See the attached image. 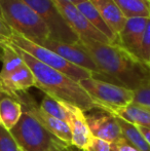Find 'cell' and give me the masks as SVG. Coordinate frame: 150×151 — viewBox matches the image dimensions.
<instances>
[{
    "label": "cell",
    "mask_w": 150,
    "mask_h": 151,
    "mask_svg": "<svg viewBox=\"0 0 150 151\" xmlns=\"http://www.w3.org/2000/svg\"><path fill=\"white\" fill-rule=\"evenodd\" d=\"M78 42L90 55L99 70L114 84L136 91L150 83L148 66L122 46L90 39H79Z\"/></svg>",
    "instance_id": "obj_1"
},
{
    "label": "cell",
    "mask_w": 150,
    "mask_h": 151,
    "mask_svg": "<svg viewBox=\"0 0 150 151\" xmlns=\"http://www.w3.org/2000/svg\"><path fill=\"white\" fill-rule=\"evenodd\" d=\"M14 47L22 57L25 64L32 71L36 80L35 88L43 91L44 95L50 96L60 102L80 108L84 112L95 109L102 110L100 105L97 104L80 86L79 82L46 66L21 48L14 45Z\"/></svg>",
    "instance_id": "obj_2"
},
{
    "label": "cell",
    "mask_w": 150,
    "mask_h": 151,
    "mask_svg": "<svg viewBox=\"0 0 150 151\" xmlns=\"http://www.w3.org/2000/svg\"><path fill=\"white\" fill-rule=\"evenodd\" d=\"M0 14L12 30L31 41L50 38L46 25L24 0H0Z\"/></svg>",
    "instance_id": "obj_3"
},
{
    "label": "cell",
    "mask_w": 150,
    "mask_h": 151,
    "mask_svg": "<svg viewBox=\"0 0 150 151\" xmlns=\"http://www.w3.org/2000/svg\"><path fill=\"white\" fill-rule=\"evenodd\" d=\"M9 132L19 147L25 151H62L69 145L48 132L25 110Z\"/></svg>",
    "instance_id": "obj_4"
},
{
    "label": "cell",
    "mask_w": 150,
    "mask_h": 151,
    "mask_svg": "<svg viewBox=\"0 0 150 151\" xmlns=\"http://www.w3.org/2000/svg\"><path fill=\"white\" fill-rule=\"evenodd\" d=\"M8 42L14 44L17 47L21 48L24 52H26L27 54L31 55L33 58H35L41 63L45 64L46 66L69 76V77L72 78L73 80H75L77 82H79L82 79L94 77V74L88 71V70L73 65L70 62L66 61L61 56L57 55L56 52L27 39L24 36L20 35V34H18L14 31Z\"/></svg>",
    "instance_id": "obj_5"
},
{
    "label": "cell",
    "mask_w": 150,
    "mask_h": 151,
    "mask_svg": "<svg viewBox=\"0 0 150 151\" xmlns=\"http://www.w3.org/2000/svg\"><path fill=\"white\" fill-rule=\"evenodd\" d=\"M79 84L104 111L112 112L134 102V91L118 84L95 77L80 80Z\"/></svg>",
    "instance_id": "obj_6"
},
{
    "label": "cell",
    "mask_w": 150,
    "mask_h": 151,
    "mask_svg": "<svg viewBox=\"0 0 150 151\" xmlns=\"http://www.w3.org/2000/svg\"><path fill=\"white\" fill-rule=\"evenodd\" d=\"M38 14L50 31V39L64 43H77L79 37L71 30L52 0H24Z\"/></svg>",
    "instance_id": "obj_7"
},
{
    "label": "cell",
    "mask_w": 150,
    "mask_h": 151,
    "mask_svg": "<svg viewBox=\"0 0 150 151\" xmlns=\"http://www.w3.org/2000/svg\"><path fill=\"white\" fill-rule=\"evenodd\" d=\"M35 43L39 44V45L43 46V47L47 48V50H52V52H56L57 55L61 56L63 59L66 61L70 62L73 65H76L80 68H83L85 70H88L94 74L95 78L104 80L107 82H111L107 76H105L102 72L99 70L98 66L96 65L95 61L90 57V55L86 52V50L79 44V42L74 44L70 43H64V42L56 41L52 39H45V40H40Z\"/></svg>",
    "instance_id": "obj_8"
},
{
    "label": "cell",
    "mask_w": 150,
    "mask_h": 151,
    "mask_svg": "<svg viewBox=\"0 0 150 151\" xmlns=\"http://www.w3.org/2000/svg\"><path fill=\"white\" fill-rule=\"evenodd\" d=\"M57 5L61 16L68 27L79 39H90L102 43H111L110 40L101 32H99L86 20V18L79 12L75 5L67 0H52Z\"/></svg>",
    "instance_id": "obj_9"
},
{
    "label": "cell",
    "mask_w": 150,
    "mask_h": 151,
    "mask_svg": "<svg viewBox=\"0 0 150 151\" xmlns=\"http://www.w3.org/2000/svg\"><path fill=\"white\" fill-rule=\"evenodd\" d=\"M17 100L22 104L23 110L28 112L30 115L36 119L41 125H43L48 132L58 137L62 141L67 144H71L72 142V135L69 129L68 124L65 121L56 118L50 115L45 111L40 108V106L36 103L34 98L27 91L18 93Z\"/></svg>",
    "instance_id": "obj_10"
},
{
    "label": "cell",
    "mask_w": 150,
    "mask_h": 151,
    "mask_svg": "<svg viewBox=\"0 0 150 151\" xmlns=\"http://www.w3.org/2000/svg\"><path fill=\"white\" fill-rule=\"evenodd\" d=\"M88 129L93 137L112 144L122 138V133L116 117L104 110H90L84 112Z\"/></svg>",
    "instance_id": "obj_11"
},
{
    "label": "cell",
    "mask_w": 150,
    "mask_h": 151,
    "mask_svg": "<svg viewBox=\"0 0 150 151\" xmlns=\"http://www.w3.org/2000/svg\"><path fill=\"white\" fill-rule=\"evenodd\" d=\"M62 103L67 113L66 123L68 124L71 131V135H72L71 144L80 149H84V147L88 145L90 140L93 138L90 129H88V122H86L84 111L70 104L64 103V102Z\"/></svg>",
    "instance_id": "obj_12"
},
{
    "label": "cell",
    "mask_w": 150,
    "mask_h": 151,
    "mask_svg": "<svg viewBox=\"0 0 150 151\" xmlns=\"http://www.w3.org/2000/svg\"><path fill=\"white\" fill-rule=\"evenodd\" d=\"M148 20L149 19L146 18L126 19L122 30L116 35V40L114 43L122 46L136 57V52L140 45Z\"/></svg>",
    "instance_id": "obj_13"
},
{
    "label": "cell",
    "mask_w": 150,
    "mask_h": 151,
    "mask_svg": "<svg viewBox=\"0 0 150 151\" xmlns=\"http://www.w3.org/2000/svg\"><path fill=\"white\" fill-rule=\"evenodd\" d=\"M100 12L109 28L115 35L122 30L126 22V18L117 6L114 0H90Z\"/></svg>",
    "instance_id": "obj_14"
},
{
    "label": "cell",
    "mask_w": 150,
    "mask_h": 151,
    "mask_svg": "<svg viewBox=\"0 0 150 151\" xmlns=\"http://www.w3.org/2000/svg\"><path fill=\"white\" fill-rule=\"evenodd\" d=\"M0 81L8 91L14 93L27 91L30 88L36 86V80H35L34 75L26 64H24L18 70L10 73L9 75L0 79Z\"/></svg>",
    "instance_id": "obj_15"
},
{
    "label": "cell",
    "mask_w": 150,
    "mask_h": 151,
    "mask_svg": "<svg viewBox=\"0 0 150 151\" xmlns=\"http://www.w3.org/2000/svg\"><path fill=\"white\" fill-rule=\"evenodd\" d=\"M110 113L137 127L150 129V108L146 106L133 102L126 107L116 109Z\"/></svg>",
    "instance_id": "obj_16"
},
{
    "label": "cell",
    "mask_w": 150,
    "mask_h": 151,
    "mask_svg": "<svg viewBox=\"0 0 150 151\" xmlns=\"http://www.w3.org/2000/svg\"><path fill=\"white\" fill-rule=\"evenodd\" d=\"M22 113V104L16 98L5 97L0 101V124L8 131L19 122Z\"/></svg>",
    "instance_id": "obj_17"
},
{
    "label": "cell",
    "mask_w": 150,
    "mask_h": 151,
    "mask_svg": "<svg viewBox=\"0 0 150 151\" xmlns=\"http://www.w3.org/2000/svg\"><path fill=\"white\" fill-rule=\"evenodd\" d=\"M76 7L79 9V12L83 14L86 18V20L95 27L99 32H101L102 34H104L111 43H114L116 40V35L113 33L112 30L108 27V25L105 23V21L103 20V18L101 17L100 12H98L95 5L92 2L88 1L82 2V3L78 4Z\"/></svg>",
    "instance_id": "obj_18"
},
{
    "label": "cell",
    "mask_w": 150,
    "mask_h": 151,
    "mask_svg": "<svg viewBox=\"0 0 150 151\" xmlns=\"http://www.w3.org/2000/svg\"><path fill=\"white\" fill-rule=\"evenodd\" d=\"M0 47H1V56L0 59L2 61V69L0 71V79L4 78L5 76L9 75L14 71L18 70L20 67L24 65V61H23L22 57L20 56L17 50L14 47L11 43L9 42H4V43H0Z\"/></svg>",
    "instance_id": "obj_19"
},
{
    "label": "cell",
    "mask_w": 150,
    "mask_h": 151,
    "mask_svg": "<svg viewBox=\"0 0 150 151\" xmlns=\"http://www.w3.org/2000/svg\"><path fill=\"white\" fill-rule=\"evenodd\" d=\"M126 19H150V0H114Z\"/></svg>",
    "instance_id": "obj_20"
},
{
    "label": "cell",
    "mask_w": 150,
    "mask_h": 151,
    "mask_svg": "<svg viewBox=\"0 0 150 151\" xmlns=\"http://www.w3.org/2000/svg\"><path fill=\"white\" fill-rule=\"evenodd\" d=\"M117 122L120 127L122 133V137L126 139L138 151H150V145L144 139L142 134L139 132L136 125L128 122V121L121 119V118L115 116Z\"/></svg>",
    "instance_id": "obj_21"
},
{
    "label": "cell",
    "mask_w": 150,
    "mask_h": 151,
    "mask_svg": "<svg viewBox=\"0 0 150 151\" xmlns=\"http://www.w3.org/2000/svg\"><path fill=\"white\" fill-rule=\"evenodd\" d=\"M39 106L43 111H45L50 115L54 116L56 118H59V119L66 122L67 113L62 102L54 99L50 96L44 95L43 99H42L41 103L39 104Z\"/></svg>",
    "instance_id": "obj_22"
},
{
    "label": "cell",
    "mask_w": 150,
    "mask_h": 151,
    "mask_svg": "<svg viewBox=\"0 0 150 151\" xmlns=\"http://www.w3.org/2000/svg\"><path fill=\"white\" fill-rule=\"evenodd\" d=\"M136 58L148 66L150 59V19L147 22V26L142 36L140 45L136 52Z\"/></svg>",
    "instance_id": "obj_23"
},
{
    "label": "cell",
    "mask_w": 150,
    "mask_h": 151,
    "mask_svg": "<svg viewBox=\"0 0 150 151\" xmlns=\"http://www.w3.org/2000/svg\"><path fill=\"white\" fill-rule=\"evenodd\" d=\"M19 148L10 132L0 124V151H19Z\"/></svg>",
    "instance_id": "obj_24"
},
{
    "label": "cell",
    "mask_w": 150,
    "mask_h": 151,
    "mask_svg": "<svg viewBox=\"0 0 150 151\" xmlns=\"http://www.w3.org/2000/svg\"><path fill=\"white\" fill-rule=\"evenodd\" d=\"M134 102L150 108V83L134 91Z\"/></svg>",
    "instance_id": "obj_25"
},
{
    "label": "cell",
    "mask_w": 150,
    "mask_h": 151,
    "mask_svg": "<svg viewBox=\"0 0 150 151\" xmlns=\"http://www.w3.org/2000/svg\"><path fill=\"white\" fill-rule=\"evenodd\" d=\"M82 150L83 151H110L111 145H110V143L104 141V140L93 137L92 139L90 140L88 145Z\"/></svg>",
    "instance_id": "obj_26"
},
{
    "label": "cell",
    "mask_w": 150,
    "mask_h": 151,
    "mask_svg": "<svg viewBox=\"0 0 150 151\" xmlns=\"http://www.w3.org/2000/svg\"><path fill=\"white\" fill-rule=\"evenodd\" d=\"M14 30L7 25V23L4 21L3 17L0 14V43L8 42L11 38Z\"/></svg>",
    "instance_id": "obj_27"
},
{
    "label": "cell",
    "mask_w": 150,
    "mask_h": 151,
    "mask_svg": "<svg viewBox=\"0 0 150 151\" xmlns=\"http://www.w3.org/2000/svg\"><path fill=\"white\" fill-rule=\"evenodd\" d=\"M110 145H111V148L115 151H138L128 140L124 139L123 137L118 139L117 141L113 142Z\"/></svg>",
    "instance_id": "obj_28"
},
{
    "label": "cell",
    "mask_w": 150,
    "mask_h": 151,
    "mask_svg": "<svg viewBox=\"0 0 150 151\" xmlns=\"http://www.w3.org/2000/svg\"><path fill=\"white\" fill-rule=\"evenodd\" d=\"M5 97H12V98H16L18 97V93H11L10 91H8L5 86L2 84V82L0 81V101L2 99H4Z\"/></svg>",
    "instance_id": "obj_29"
},
{
    "label": "cell",
    "mask_w": 150,
    "mask_h": 151,
    "mask_svg": "<svg viewBox=\"0 0 150 151\" xmlns=\"http://www.w3.org/2000/svg\"><path fill=\"white\" fill-rule=\"evenodd\" d=\"M137 127V125H136ZM137 129H139L142 136L144 137V139L147 141V143L150 145V129H147V127H137Z\"/></svg>",
    "instance_id": "obj_30"
},
{
    "label": "cell",
    "mask_w": 150,
    "mask_h": 151,
    "mask_svg": "<svg viewBox=\"0 0 150 151\" xmlns=\"http://www.w3.org/2000/svg\"><path fill=\"white\" fill-rule=\"evenodd\" d=\"M62 151H83V150L80 149V148H78V147H76V146H74V145H72V144H69V145H67Z\"/></svg>",
    "instance_id": "obj_31"
},
{
    "label": "cell",
    "mask_w": 150,
    "mask_h": 151,
    "mask_svg": "<svg viewBox=\"0 0 150 151\" xmlns=\"http://www.w3.org/2000/svg\"><path fill=\"white\" fill-rule=\"evenodd\" d=\"M67 1H69L70 3H72L73 5L77 6L78 4L82 3V2H85V1H88V0H67Z\"/></svg>",
    "instance_id": "obj_32"
},
{
    "label": "cell",
    "mask_w": 150,
    "mask_h": 151,
    "mask_svg": "<svg viewBox=\"0 0 150 151\" xmlns=\"http://www.w3.org/2000/svg\"><path fill=\"white\" fill-rule=\"evenodd\" d=\"M19 151H25V150L22 149V148H19Z\"/></svg>",
    "instance_id": "obj_33"
},
{
    "label": "cell",
    "mask_w": 150,
    "mask_h": 151,
    "mask_svg": "<svg viewBox=\"0 0 150 151\" xmlns=\"http://www.w3.org/2000/svg\"><path fill=\"white\" fill-rule=\"evenodd\" d=\"M148 68H149V70H150V59H149V64H148Z\"/></svg>",
    "instance_id": "obj_34"
},
{
    "label": "cell",
    "mask_w": 150,
    "mask_h": 151,
    "mask_svg": "<svg viewBox=\"0 0 150 151\" xmlns=\"http://www.w3.org/2000/svg\"><path fill=\"white\" fill-rule=\"evenodd\" d=\"M110 151H115V150H114V149H112V148H111V150Z\"/></svg>",
    "instance_id": "obj_35"
}]
</instances>
